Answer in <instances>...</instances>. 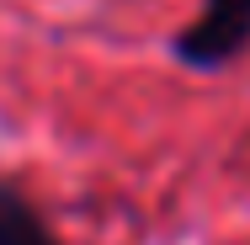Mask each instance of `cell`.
Listing matches in <instances>:
<instances>
[{
  "instance_id": "cell-2",
  "label": "cell",
  "mask_w": 250,
  "mask_h": 245,
  "mask_svg": "<svg viewBox=\"0 0 250 245\" xmlns=\"http://www.w3.org/2000/svg\"><path fill=\"white\" fill-rule=\"evenodd\" d=\"M0 245H64L48 213L11 181H0Z\"/></svg>"
},
{
  "instance_id": "cell-1",
  "label": "cell",
  "mask_w": 250,
  "mask_h": 245,
  "mask_svg": "<svg viewBox=\"0 0 250 245\" xmlns=\"http://www.w3.org/2000/svg\"><path fill=\"white\" fill-rule=\"evenodd\" d=\"M170 59L192 75H224L250 53V0H202L197 16L170 32Z\"/></svg>"
}]
</instances>
